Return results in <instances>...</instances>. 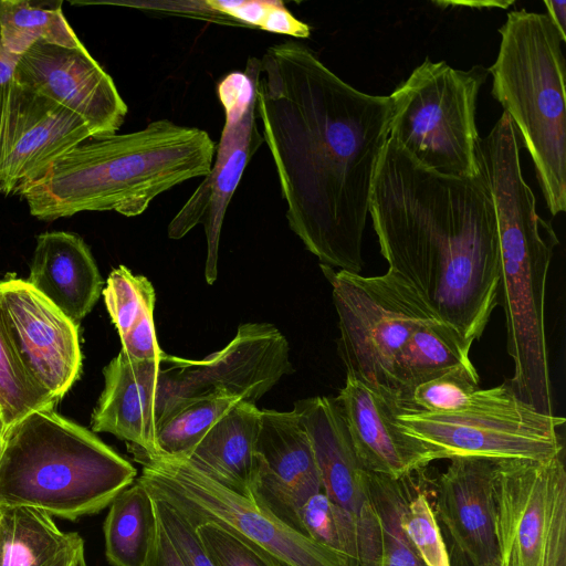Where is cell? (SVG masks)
<instances>
[{
	"instance_id": "ab89813d",
	"label": "cell",
	"mask_w": 566,
	"mask_h": 566,
	"mask_svg": "<svg viewBox=\"0 0 566 566\" xmlns=\"http://www.w3.org/2000/svg\"><path fill=\"white\" fill-rule=\"evenodd\" d=\"M19 57L7 52L0 43V113L13 80Z\"/></svg>"
},
{
	"instance_id": "7402d4cb",
	"label": "cell",
	"mask_w": 566,
	"mask_h": 566,
	"mask_svg": "<svg viewBox=\"0 0 566 566\" xmlns=\"http://www.w3.org/2000/svg\"><path fill=\"white\" fill-rule=\"evenodd\" d=\"M25 281L77 325L103 292L102 275L88 245L66 231L36 237Z\"/></svg>"
},
{
	"instance_id": "d590c367",
	"label": "cell",
	"mask_w": 566,
	"mask_h": 566,
	"mask_svg": "<svg viewBox=\"0 0 566 566\" xmlns=\"http://www.w3.org/2000/svg\"><path fill=\"white\" fill-rule=\"evenodd\" d=\"M158 522L185 566H213L197 530L170 503L153 495Z\"/></svg>"
},
{
	"instance_id": "52a82bcc",
	"label": "cell",
	"mask_w": 566,
	"mask_h": 566,
	"mask_svg": "<svg viewBox=\"0 0 566 566\" xmlns=\"http://www.w3.org/2000/svg\"><path fill=\"white\" fill-rule=\"evenodd\" d=\"M488 75L482 65L458 70L427 57L389 95V137L432 171L476 177L475 109Z\"/></svg>"
},
{
	"instance_id": "836d02e7",
	"label": "cell",
	"mask_w": 566,
	"mask_h": 566,
	"mask_svg": "<svg viewBox=\"0 0 566 566\" xmlns=\"http://www.w3.org/2000/svg\"><path fill=\"white\" fill-rule=\"evenodd\" d=\"M480 389V378L473 364L454 367L413 389L400 410L448 412L464 406Z\"/></svg>"
},
{
	"instance_id": "603a6c76",
	"label": "cell",
	"mask_w": 566,
	"mask_h": 566,
	"mask_svg": "<svg viewBox=\"0 0 566 566\" xmlns=\"http://www.w3.org/2000/svg\"><path fill=\"white\" fill-rule=\"evenodd\" d=\"M261 409L240 401L184 458L203 474L250 499L256 464Z\"/></svg>"
},
{
	"instance_id": "2e32d148",
	"label": "cell",
	"mask_w": 566,
	"mask_h": 566,
	"mask_svg": "<svg viewBox=\"0 0 566 566\" xmlns=\"http://www.w3.org/2000/svg\"><path fill=\"white\" fill-rule=\"evenodd\" d=\"M293 411L311 440L324 493L349 514L357 526V566H380V534L369 472L356 455L335 398L302 399L294 403Z\"/></svg>"
},
{
	"instance_id": "3957f363",
	"label": "cell",
	"mask_w": 566,
	"mask_h": 566,
	"mask_svg": "<svg viewBox=\"0 0 566 566\" xmlns=\"http://www.w3.org/2000/svg\"><path fill=\"white\" fill-rule=\"evenodd\" d=\"M476 163L490 187L497 221L499 304L505 314L506 349L514 363L509 385L523 401L553 415L545 296L558 239L536 211L535 196L522 174L518 135L506 113L479 138Z\"/></svg>"
},
{
	"instance_id": "4316f807",
	"label": "cell",
	"mask_w": 566,
	"mask_h": 566,
	"mask_svg": "<svg viewBox=\"0 0 566 566\" xmlns=\"http://www.w3.org/2000/svg\"><path fill=\"white\" fill-rule=\"evenodd\" d=\"M104 522L105 555L112 566H145L155 542V502L136 479L109 503Z\"/></svg>"
},
{
	"instance_id": "cb8c5ba5",
	"label": "cell",
	"mask_w": 566,
	"mask_h": 566,
	"mask_svg": "<svg viewBox=\"0 0 566 566\" xmlns=\"http://www.w3.org/2000/svg\"><path fill=\"white\" fill-rule=\"evenodd\" d=\"M472 343L440 319L421 323L409 336L396 363V402L401 407L418 386L448 370L471 365Z\"/></svg>"
},
{
	"instance_id": "f6af8a7d",
	"label": "cell",
	"mask_w": 566,
	"mask_h": 566,
	"mask_svg": "<svg viewBox=\"0 0 566 566\" xmlns=\"http://www.w3.org/2000/svg\"><path fill=\"white\" fill-rule=\"evenodd\" d=\"M73 566H87L85 560V554H81L77 559L75 560Z\"/></svg>"
},
{
	"instance_id": "f35d334b",
	"label": "cell",
	"mask_w": 566,
	"mask_h": 566,
	"mask_svg": "<svg viewBox=\"0 0 566 566\" xmlns=\"http://www.w3.org/2000/svg\"><path fill=\"white\" fill-rule=\"evenodd\" d=\"M145 566H185L158 522V530Z\"/></svg>"
},
{
	"instance_id": "9c48e42d",
	"label": "cell",
	"mask_w": 566,
	"mask_h": 566,
	"mask_svg": "<svg viewBox=\"0 0 566 566\" xmlns=\"http://www.w3.org/2000/svg\"><path fill=\"white\" fill-rule=\"evenodd\" d=\"M322 269L333 287L340 334L338 354L346 376L395 399L396 363L402 347L421 323L440 318L390 269L376 276Z\"/></svg>"
},
{
	"instance_id": "ba28073f",
	"label": "cell",
	"mask_w": 566,
	"mask_h": 566,
	"mask_svg": "<svg viewBox=\"0 0 566 566\" xmlns=\"http://www.w3.org/2000/svg\"><path fill=\"white\" fill-rule=\"evenodd\" d=\"M127 449L142 464L137 479L149 493L170 503L195 528L214 524L271 566H349L343 556L263 513L250 499L213 481L186 460L129 444Z\"/></svg>"
},
{
	"instance_id": "484cf974",
	"label": "cell",
	"mask_w": 566,
	"mask_h": 566,
	"mask_svg": "<svg viewBox=\"0 0 566 566\" xmlns=\"http://www.w3.org/2000/svg\"><path fill=\"white\" fill-rule=\"evenodd\" d=\"M83 538L65 533L48 513L30 506H0V566H50Z\"/></svg>"
},
{
	"instance_id": "ffe728a7",
	"label": "cell",
	"mask_w": 566,
	"mask_h": 566,
	"mask_svg": "<svg viewBox=\"0 0 566 566\" xmlns=\"http://www.w3.org/2000/svg\"><path fill=\"white\" fill-rule=\"evenodd\" d=\"M499 459H450L436 483L437 513L471 566H497L494 482Z\"/></svg>"
},
{
	"instance_id": "9a60e30c",
	"label": "cell",
	"mask_w": 566,
	"mask_h": 566,
	"mask_svg": "<svg viewBox=\"0 0 566 566\" xmlns=\"http://www.w3.org/2000/svg\"><path fill=\"white\" fill-rule=\"evenodd\" d=\"M0 306L27 375L59 401L81 373L78 325L22 279L0 282Z\"/></svg>"
},
{
	"instance_id": "74e56055",
	"label": "cell",
	"mask_w": 566,
	"mask_h": 566,
	"mask_svg": "<svg viewBox=\"0 0 566 566\" xmlns=\"http://www.w3.org/2000/svg\"><path fill=\"white\" fill-rule=\"evenodd\" d=\"M122 348L125 355L136 360H160L164 352L159 348L154 312L145 314L123 337Z\"/></svg>"
},
{
	"instance_id": "8d00e7d4",
	"label": "cell",
	"mask_w": 566,
	"mask_h": 566,
	"mask_svg": "<svg viewBox=\"0 0 566 566\" xmlns=\"http://www.w3.org/2000/svg\"><path fill=\"white\" fill-rule=\"evenodd\" d=\"M196 530L213 566H271L238 538L214 524L205 523Z\"/></svg>"
},
{
	"instance_id": "e0dca14e",
	"label": "cell",
	"mask_w": 566,
	"mask_h": 566,
	"mask_svg": "<svg viewBox=\"0 0 566 566\" xmlns=\"http://www.w3.org/2000/svg\"><path fill=\"white\" fill-rule=\"evenodd\" d=\"M13 81L81 116L92 138L116 134L128 112L112 76L85 46L39 41L19 57Z\"/></svg>"
},
{
	"instance_id": "d6a6232c",
	"label": "cell",
	"mask_w": 566,
	"mask_h": 566,
	"mask_svg": "<svg viewBox=\"0 0 566 566\" xmlns=\"http://www.w3.org/2000/svg\"><path fill=\"white\" fill-rule=\"evenodd\" d=\"M102 294L119 337L155 308L156 294L153 284L147 277L133 274L124 265L109 273Z\"/></svg>"
},
{
	"instance_id": "ee69618b",
	"label": "cell",
	"mask_w": 566,
	"mask_h": 566,
	"mask_svg": "<svg viewBox=\"0 0 566 566\" xmlns=\"http://www.w3.org/2000/svg\"><path fill=\"white\" fill-rule=\"evenodd\" d=\"M6 428L3 426V422L0 418V459H1V455H2V451H3V448H4V442H6Z\"/></svg>"
},
{
	"instance_id": "277c9868",
	"label": "cell",
	"mask_w": 566,
	"mask_h": 566,
	"mask_svg": "<svg viewBox=\"0 0 566 566\" xmlns=\"http://www.w3.org/2000/svg\"><path fill=\"white\" fill-rule=\"evenodd\" d=\"M214 153L206 130L158 119L136 132L90 138L19 196L31 216L43 221L84 211L136 217L160 193L205 178Z\"/></svg>"
},
{
	"instance_id": "5b68a950",
	"label": "cell",
	"mask_w": 566,
	"mask_h": 566,
	"mask_svg": "<svg viewBox=\"0 0 566 566\" xmlns=\"http://www.w3.org/2000/svg\"><path fill=\"white\" fill-rule=\"evenodd\" d=\"M137 470L92 430L56 413L31 412L6 433L0 506H30L76 521L109 505Z\"/></svg>"
},
{
	"instance_id": "e575fe53",
	"label": "cell",
	"mask_w": 566,
	"mask_h": 566,
	"mask_svg": "<svg viewBox=\"0 0 566 566\" xmlns=\"http://www.w3.org/2000/svg\"><path fill=\"white\" fill-rule=\"evenodd\" d=\"M401 527L424 566H451L436 513L426 492L409 497L400 515Z\"/></svg>"
},
{
	"instance_id": "ac0fdd59",
	"label": "cell",
	"mask_w": 566,
	"mask_h": 566,
	"mask_svg": "<svg viewBox=\"0 0 566 566\" xmlns=\"http://www.w3.org/2000/svg\"><path fill=\"white\" fill-rule=\"evenodd\" d=\"M321 491L313 447L297 415L261 409L250 500L263 513L304 535L298 511Z\"/></svg>"
},
{
	"instance_id": "60d3db41",
	"label": "cell",
	"mask_w": 566,
	"mask_h": 566,
	"mask_svg": "<svg viewBox=\"0 0 566 566\" xmlns=\"http://www.w3.org/2000/svg\"><path fill=\"white\" fill-rule=\"evenodd\" d=\"M546 15L558 31L563 41H566V1L545 0Z\"/></svg>"
},
{
	"instance_id": "f1b7e54d",
	"label": "cell",
	"mask_w": 566,
	"mask_h": 566,
	"mask_svg": "<svg viewBox=\"0 0 566 566\" xmlns=\"http://www.w3.org/2000/svg\"><path fill=\"white\" fill-rule=\"evenodd\" d=\"M240 401L242 400L237 397L213 396L181 407L157 428L154 453L172 459L186 458L208 431Z\"/></svg>"
},
{
	"instance_id": "d6986e66",
	"label": "cell",
	"mask_w": 566,
	"mask_h": 566,
	"mask_svg": "<svg viewBox=\"0 0 566 566\" xmlns=\"http://www.w3.org/2000/svg\"><path fill=\"white\" fill-rule=\"evenodd\" d=\"M335 400L356 455L367 472L399 481L440 460L437 451L398 424L396 400L370 385L346 376Z\"/></svg>"
},
{
	"instance_id": "4fadbf2b",
	"label": "cell",
	"mask_w": 566,
	"mask_h": 566,
	"mask_svg": "<svg viewBox=\"0 0 566 566\" xmlns=\"http://www.w3.org/2000/svg\"><path fill=\"white\" fill-rule=\"evenodd\" d=\"M260 60L250 57L244 71L227 74L217 85L224 111V125L216 147V161L168 226L170 239H181L203 224L207 240L205 277L218 275V251L223 219L243 171L264 142L258 126L255 78Z\"/></svg>"
},
{
	"instance_id": "7bdbcfd3",
	"label": "cell",
	"mask_w": 566,
	"mask_h": 566,
	"mask_svg": "<svg viewBox=\"0 0 566 566\" xmlns=\"http://www.w3.org/2000/svg\"><path fill=\"white\" fill-rule=\"evenodd\" d=\"M84 553V541L61 554L50 566H73L77 557Z\"/></svg>"
},
{
	"instance_id": "83f0119b",
	"label": "cell",
	"mask_w": 566,
	"mask_h": 566,
	"mask_svg": "<svg viewBox=\"0 0 566 566\" xmlns=\"http://www.w3.org/2000/svg\"><path fill=\"white\" fill-rule=\"evenodd\" d=\"M62 1L0 0V43L20 57L41 41L67 49L83 48L62 11Z\"/></svg>"
},
{
	"instance_id": "6da1fadb",
	"label": "cell",
	"mask_w": 566,
	"mask_h": 566,
	"mask_svg": "<svg viewBox=\"0 0 566 566\" xmlns=\"http://www.w3.org/2000/svg\"><path fill=\"white\" fill-rule=\"evenodd\" d=\"M259 60L256 115L289 227L322 268L360 273L390 97L353 87L296 39L268 48Z\"/></svg>"
},
{
	"instance_id": "1f68e13d",
	"label": "cell",
	"mask_w": 566,
	"mask_h": 566,
	"mask_svg": "<svg viewBox=\"0 0 566 566\" xmlns=\"http://www.w3.org/2000/svg\"><path fill=\"white\" fill-rule=\"evenodd\" d=\"M298 520L306 537L343 556L349 566L359 560L357 526L349 514L321 491L300 509Z\"/></svg>"
},
{
	"instance_id": "8fae6325",
	"label": "cell",
	"mask_w": 566,
	"mask_h": 566,
	"mask_svg": "<svg viewBox=\"0 0 566 566\" xmlns=\"http://www.w3.org/2000/svg\"><path fill=\"white\" fill-rule=\"evenodd\" d=\"M563 453L545 460H497V566H566Z\"/></svg>"
},
{
	"instance_id": "30bf717a",
	"label": "cell",
	"mask_w": 566,
	"mask_h": 566,
	"mask_svg": "<svg viewBox=\"0 0 566 566\" xmlns=\"http://www.w3.org/2000/svg\"><path fill=\"white\" fill-rule=\"evenodd\" d=\"M397 422L440 459L545 460L564 452L559 428L565 418L536 410L509 382L480 388L464 406L448 412L399 409Z\"/></svg>"
},
{
	"instance_id": "5bb4252c",
	"label": "cell",
	"mask_w": 566,
	"mask_h": 566,
	"mask_svg": "<svg viewBox=\"0 0 566 566\" xmlns=\"http://www.w3.org/2000/svg\"><path fill=\"white\" fill-rule=\"evenodd\" d=\"M90 138L81 116L12 80L0 113V192L19 195Z\"/></svg>"
},
{
	"instance_id": "f546056e",
	"label": "cell",
	"mask_w": 566,
	"mask_h": 566,
	"mask_svg": "<svg viewBox=\"0 0 566 566\" xmlns=\"http://www.w3.org/2000/svg\"><path fill=\"white\" fill-rule=\"evenodd\" d=\"M408 479L394 481L369 473L380 534V566H424L400 524L401 512L409 499L406 492Z\"/></svg>"
},
{
	"instance_id": "7a4b0ae2",
	"label": "cell",
	"mask_w": 566,
	"mask_h": 566,
	"mask_svg": "<svg viewBox=\"0 0 566 566\" xmlns=\"http://www.w3.org/2000/svg\"><path fill=\"white\" fill-rule=\"evenodd\" d=\"M368 214L389 269L464 339H479L499 305L500 289L497 221L482 172L473 178L438 174L388 137Z\"/></svg>"
},
{
	"instance_id": "4dcf8cb0",
	"label": "cell",
	"mask_w": 566,
	"mask_h": 566,
	"mask_svg": "<svg viewBox=\"0 0 566 566\" xmlns=\"http://www.w3.org/2000/svg\"><path fill=\"white\" fill-rule=\"evenodd\" d=\"M56 402L23 369L9 338L0 306V418L6 431L31 412L54 408Z\"/></svg>"
},
{
	"instance_id": "44dd1931",
	"label": "cell",
	"mask_w": 566,
	"mask_h": 566,
	"mask_svg": "<svg viewBox=\"0 0 566 566\" xmlns=\"http://www.w3.org/2000/svg\"><path fill=\"white\" fill-rule=\"evenodd\" d=\"M160 360H136L119 350L103 369L104 388L91 429L106 432L146 452H155L160 422Z\"/></svg>"
},
{
	"instance_id": "7c38bea8",
	"label": "cell",
	"mask_w": 566,
	"mask_h": 566,
	"mask_svg": "<svg viewBox=\"0 0 566 566\" xmlns=\"http://www.w3.org/2000/svg\"><path fill=\"white\" fill-rule=\"evenodd\" d=\"M291 368L289 342L270 323L241 324L226 347L203 359L164 353L160 423L181 407L208 397L230 396L255 403Z\"/></svg>"
},
{
	"instance_id": "8992f818",
	"label": "cell",
	"mask_w": 566,
	"mask_h": 566,
	"mask_svg": "<svg viewBox=\"0 0 566 566\" xmlns=\"http://www.w3.org/2000/svg\"><path fill=\"white\" fill-rule=\"evenodd\" d=\"M488 69L492 95L511 118L535 167L549 212L566 210L564 43L545 13L510 11Z\"/></svg>"
},
{
	"instance_id": "d4e9b609",
	"label": "cell",
	"mask_w": 566,
	"mask_h": 566,
	"mask_svg": "<svg viewBox=\"0 0 566 566\" xmlns=\"http://www.w3.org/2000/svg\"><path fill=\"white\" fill-rule=\"evenodd\" d=\"M115 4L195 18L232 27L255 28L297 39L310 36V27L296 19L282 1L181 0L133 1Z\"/></svg>"
},
{
	"instance_id": "b9f144b4",
	"label": "cell",
	"mask_w": 566,
	"mask_h": 566,
	"mask_svg": "<svg viewBox=\"0 0 566 566\" xmlns=\"http://www.w3.org/2000/svg\"><path fill=\"white\" fill-rule=\"evenodd\" d=\"M436 4L440 7H447V6H464V7H471L473 9H493V8H500V9H507L511 4L514 3L513 1H434Z\"/></svg>"
}]
</instances>
